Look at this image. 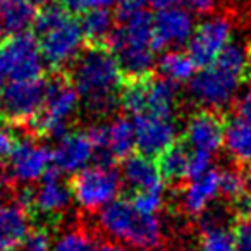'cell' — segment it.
I'll list each match as a JSON object with an SVG mask.
<instances>
[{"instance_id": "1", "label": "cell", "mask_w": 251, "mask_h": 251, "mask_svg": "<svg viewBox=\"0 0 251 251\" xmlns=\"http://www.w3.org/2000/svg\"><path fill=\"white\" fill-rule=\"evenodd\" d=\"M71 83L91 114L105 115L119 103L124 74L110 50L93 47L74 62Z\"/></svg>"}, {"instance_id": "2", "label": "cell", "mask_w": 251, "mask_h": 251, "mask_svg": "<svg viewBox=\"0 0 251 251\" xmlns=\"http://www.w3.org/2000/svg\"><path fill=\"white\" fill-rule=\"evenodd\" d=\"M105 49L115 55L124 79L150 77L155 66L153 18L145 11L129 16L115 28Z\"/></svg>"}, {"instance_id": "3", "label": "cell", "mask_w": 251, "mask_h": 251, "mask_svg": "<svg viewBox=\"0 0 251 251\" xmlns=\"http://www.w3.org/2000/svg\"><path fill=\"white\" fill-rule=\"evenodd\" d=\"M35 31L43 60L53 69L74 64L81 55L84 35L81 23L71 18L66 9L59 5H47L35 18Z\"/></svg>"}, {"instance_id": "4", "label": "cell", "mask_w": 251, "mask_h": 251, "mask_svg": "<svg viewBox=\"0 0 251 251\" xmlns=\"http://www.w3.org/2000/svg\"><path fill=\"white\" fill-rule=\"evenodd\" d=\"M98 220L108 236L141 250H157L162 244V224L157 215H143L129 200L115 198L100 210Z\"/></svg>"}, {"instance_id": "5", "label": "cell", "mask_w": 251, "mask_h": 251, "mask_svg": "<svg viewBox=\"0 0 251 251\" xmlns=\"http://www.w3.org/2000/svg\"><path fill=\"white\" fill-rule=\"evenodd\" d=\"M79 95L74 84L66 77H55L52 83L47 84L45 101L33 121V127L42 136L60 140L64 134H67V121L74 115Z\"/></svg>"}, {"instance_id": "6", "label": "cell", "mask_w": 251, "mask_h": 251, "mask_svg": "<svg viewBox=\"0 0 251 251\" xmlns=\"http://www.w3.org/2000/svg\"><path fill=\"white\" fill-rule=\"evenodd\" d=\"M43 55L38 40L29 33L0 42V77L9 81L38 79L43 71Z\"/></svg>"}, {"instance_id": "7", "label": "cell", "mask_w": 251, "mask_h": 251, "mask_svg": "<svg viewBox=\"0 0 251 251\" xmlns=\"http://www.w3.org/2000/svg\"><path fill=\"white\" fill-rule=\"evenodd\" d=\"M121 189V177L114 167H86L74 176L71 182L73 198L84 210L103 208L114 201Z\"/></svg>"}, {"instance_id": "8", "label": "cell", "mask_w": 251, "mask_h": 251, "mask_svg": "<svg viewBox=\"0 0 251 251\" xmlns=\"http://www.w3.org/2000/svg\"><path fill=\"white\" fill-rule=\"evenodd\" d=\"M47 83L38 79L9 81L0 91V114L7 121L25 124L35 121L45 101Z\"/></svg>"}, {"instance_id": "9", "label": "cell", "mask_w": 251, "mask_h": 251, "mask_svg": "<svg viewBox=\"0 0 251 251\" xmlns=\"http://www.w3.org/2000/svg\"><path fill=\"white\" fill-rule=\"evenodd\" d=\"M241 79L243 77L237 74L212 64L193 76L189 81V91L200 105L208 110H219L234 98Z\"/></svg>"}, {"instance_id": "10", "label": "cell", "mask_w": 251, "mask_h": 251, "mask_svg": "<svg viewBox=\"0 0 251 251\" xmlns=\"http://www.w3.org/2000/svg\"><path fill=\"white\" fill-rule=\"evenodd\" d=\"M232 25L226 16H212L195 28L188 43V53L196 67H208L230 43Z\"/></svg>"}, {"instance_id": "11", "label": "cell", "mask_w": 251, "mask_h": 251, "mask_svg": "<svg viewBox=\"0 0 251 251\" xmlns=\"http://www.w3.org/2000/svg\"><path fill=\"white\" fill-rule=\"evenodd\" d=\"M52 151L35 140H19L9 155V172L12 179L21 184L42 181L50 171Z\"/></svg>"}, {"instance_id": "12", "label": "cell", "mask_w": 251, "mask_h": 251, "mask_svg": "<svg viewBox=\"0 0 251 251\" xmlns=\"http://www.w3.org/2000/svg\"><path fill=\"white\" fill-rule=\"evenodd\" d=\"M226 138V122L217 110H200L189 117L186 122L182 143L193 148V151L213 155L224 145Z\"/></svg>"}, {"instance_id": "13", "label": "cell", "mask_w": 251, "mask_h": 251, "mask_svg": "<svg viewBox=\"0 0 251 251\" xmlns=\"http://www.w3.org/2000/svg\"><path fill=\"white\" fill-rule=\"evenodd\" d=\"M136 148L141 155L157 157L176 143V124L171 117L140 114L133 117Z\"/></svg>"}, {"instance_id": "14", "label": "cell", "mask_w": 251, "mask_h": 251, "mask_svg": "<svg viewBox=\"0 0 251 251\" xmlns=\"http://www.w3.org/2000/svg\"><path fill=\"white\" fill-rule=\"evenodd\" d=\"M195 19L184 9H167L158 11L153 18V49H174L189 43L195 33Z\"/></svg>"}, {"instance_id": "15", "label": "cell", "mask_w": 251, "mask_h": 251, "mask_svg": "<svg viewBox=\"0 0 251 251\" xmlns=\"http://www.w3.org/2000/svg\"><path fill=\"white\" fill-rule=\"evenodd\" d=\"M95 150L86 133H67L52 151V164L60 174H77L86 169Z\"/></svg>"}, {"instance_id": "16", "label": "cell", "mask_w": 251, "mask_h": 251, "mask_svg": "<svg viewBox=\"0 0 251 251\" xmlns=\"http://www.w3.org/2000/svg\"><path fill=\"white\" fill-rule=\"evenodd\" d=\"M73 191L60 177L57 169H50L42 179V184L33 189L31 210H36L42 215H59L69 206Z\"/></svg>"}, {"instance_id": "17", "label": "cell", "mask_w": 251, "mask_h": 251, "mask_svg": "<svg viewBox=\"0 0 251 251\" xmlns=\"http://www.w3.org/2000/svg\"><path fill=\"white\" fill-rule=\"evenodd\" d=\"M28 210L19 201H0V251H14L29 232Z\"/></svg>"}, {"instance_id": "18", "label": "cell", "mask_w": 251, "mask_h": 251, "mask_svg": "<svg viewBox=\"0 0 251 251\" xmlns=\"http://www.w3.org/2000/svg\"><path fill=\"white\" fill-rule=\"evenodd\" d=\"M122 176L134 191H162L164 181L153 158L141 153H133L122 164Z\"/></svg>"}, {"instance_id": "19", "label": "cell", "mask_w": 251, "mask_h": 251, "mask_svg": "<svg viewBox=\"0 0 251 251\" xmlns=\"http://www.w3.org/2000/svg\"><path fill=\"white\" fill-rule=\"evenodd\" d=\"M220 191V172L210 171L198 179L189 181L182 193V206L191 215H198L206 210L212 200Z\"/></svg>"}, {"instance_id": "20", "label": "cell", "mask_w": 251, "mask_h": 251, "mask_svg": "<svg viewBox=\"0 0 251 251\" xmlns=\"http://www.w3.org/2000/svg\"><path fill=\"white\" fill-rule=\"evenodd\" d=\"M35 18V7L26 0H0V38L26 33Z\"/></svg>"}, {"instance_id": "21", "label": "cell", "mask_w": 251, "mask_h": 251, "mask_svg": "<svg viewBox=\"0 0 251 251\" xmlns=\"http://www.w3.org/2000/svg\"><path fill=\"white\" fill-rule=\"evenodd\" d=\"M176 101H177V88L176 83L165 77H153L148 79L147 86V112L145 114L171 117L174 115Z\"/></svg>"}, {"instance_id": "22", "label": "cell", "mask_w": 251, "mask_h": 251, "mask_svg": "<svg viewBox=\"0 0 251 251\" xmlns=\"http://www.w3.org/2000/svg\"><path fill=\"white\" fill-rule=\"evenodd\" d=\"M189 157H191V153L188 151V147L184 143H177V141L167 150L162 151L160 155H157L155 164L160 172L162 181L176 184V182H181L182 179L188 177Z\"/></svg>"}, {"instance_id": "23", "label": "cell", "mask_w": 251, "mask_h": 251, "mask_svg": "<svg viewBox=\"0 0 251 251\" xmlns=\"http://www.w3.org/2000/svg\"><path fill=\"white\" fill-rule=\"evenodd\" d=\"M229 155L243 165H251V124L243 119H229L226 122V138H224Z\"/></svg>"}, {"instance_id": "24", "label": "cell", "mask_w": 251, "mask_h": 251, "mask_svg": "<svg viewBox=\"0 0 251 251\" xmlns=\"http://www.w3.org/2000/svg\"><path fill=\"white\" fill-rule=\"evenodd\" d=\"M136 148L133 121L127 117H117L108 124V151L115 160H126Z\"/></svg>"}, {"instance_id": "25", "label": "cell", "mask_w": 251, "mask_h": 251, "mask_svg": "<svg viewBox=\"0 0 251 251\" xmlns=\"http://www.w3.org/2000/svg\"><path fill=\"white\" fill-rule=\"evenodd\" d=\"M158 73L162 77L179 84L184 81H191L195 76V62L189 57V53L181 52V50H167L157 62Z\"/></svg>"}, {"instance_id": "26", "label": "cell", "mask_w": 251, "mask_h": 251, "mask_svg": "<svg viewBox=\"0 0 251 251\" xmlns=\"http://www.w3.org/2000/svg\"><path fill=\"white\" fill-rule=\"evenodd\" d=\"M81 29H83L84 40L93 43L95 47H105L112 33L115 31L114 18L107 9L91 11L81 19Z\"/></svg>"}, {"instance_id": "27", "label": "cell", "mask_w": 251, "mask_h": 251, "mask_svg": "<svg viewBox=\"0 0 251 251\" xmlns=\"http://www.w3.org/2000/svg\"><path fill=\"white\" fill-rule=\"evenodd\" d=\"M150 77L124 79L121 93H119V105L122 107V110H126L133 117L147 112V86Z\"/></svg>"}, {"instance_id": "28", "label": "cell", "mask_w": 251, "mask_h": 251, "mask_svg": "<svg viewBox=\"0 0 251 251\" xmlns=\"http://www.w3.org/2000/svg\"><path fill=\"white\" fill-rule=\"evenodd\" d=\"M200 251H237L234 234L224 226H210L200 237Z\"/></svg>"}, {"instance_id": "29", "label": "cell", "mask_w": 251, "mask_h": 251, "mask_svg": "<svg viewBox=\"0 0 251 251\" xmlns=\"http://www.w3.org/2000/svg\"><path fill=\"white\" fill-rule=\"evenodd\" d=\"M246 49L239 43L230 42L226 49L220 52L217 60L213 64L224 67V69L230 71V73L237 74L241 77H246Z\"/></svg>"}, {"instance_id": "30", "label": "cell", "mask_w": 251, "mask_h": 251, "mask_svg": "<svg viewBox=\"0 0 251 251\" xmlns=\"http://www.w3.org/2000/svg\"><path fill=\"white\" fill-rule=\"evenodd\" d=\"M148 4L158 11L167 9H184L196 14H208L215 9L217 0H148Z\"/></svg>"}, {"instance_id": "31", "label": "cell", "mask_w": 251, "mask_h": 251, "mask_svg": "<svg viewBox=\"0 0 251 251\" xmlns=\"http://www.w3.org/2000/svg\"><path fill=\"white\" fill-rule=\"evenodd\" d=\"M52 251H93V241L84 230H67L52 244Z\"/></svg>"}, {"instance_id": "32", "label": "cell", "mask_w": 251, "mask_h": 251, "mask_svg": "<svg viewBox=\"0 0 251 251\" xmlns=\"http://www.w3.org/2000/svg\"><path fill=\"white\" fill-rule=\"evenodd\" d=\"M220 191L226 198L239 201L246 196V188H244L243 171L236 169H227L220 172Z\"/></svg>"}, {"instance_id": "33", "label": "cell", "mask_w": 251, "mask_h": 251, "mask_svg": "<svg viewBox=\"0 0 251 251\" xmlns=\"http://www.w3.org/2000/svg\"><path fill=\"white\" fill-rule=\"evenodd\" d=\"M129 201L143 215H157L164 200H162V191H136Z\"/></svg>"}, {"instance_id": "34", "label": "cell", "mask_w": 251, "mask_h": 251, "mask_svg": "<svg viewBox=\"0 0 251 251\" xmlns=\"http://www.w3.org/2000/svg\"><path fill=\"white\" fill-rule=\"evenodd\" d=\"M23 251H52V239L50 234L43 227H36L28 232L21 244Z\"/></svg>"}, {"instance_id": "35", "label": "cell", "mask_w": 251, "mask_h": 251, "mask_svg": "<svg viewBox=\"0 0 251 251\" xmlns=\"http://www.w3.org/2000/svg\"><path fill=\"white\" fill-rule=\"evenodd\" d=\"M112 2L115 0H62V5L73 14H88L98 9H107L108 5H112Z\"/></svg>"}, {"instance_id": "36", "label": "cell", "mask_w": 251, "mask_h": 251, "mask_svg": "<svg viewBox=\"0 0 251 251\" xmlns=\"http://www.w3.org/2000/svg\"><path fill=\"white\" fill-rule=\"evenodd\" d=\"M212 171V155L203 153V151H193L189 157V171H188V179H198L201 176H205L206 172Z\"/></svg>"}, {"instance_id": "37", "label": "cell", "mask_w": 251, "mask_h": 251, "mask_svg": "<svg viewBox=\"0 0 251 251\" xmlns=\"http://www.w3.org/2000/svg\"><path fill=\"white\" fill-rule=\"evenodd\" d=\"M234 241L237 251H251V222L246 219H237L232 227Z\"/></svg>"}, {"instance_id": "38", "label": "cell", "mask_w": 251, "mask_h": 251, "mask_svg": "<svg viewBox=\"0 0 251 251\" xmlns=\"http://www.w3.org/2000/svg\"><path fill=\"white\" fill-rule=\"evenodd\" d=\"M119 2V18L121 21L127 19L129 16L136 14V12L143 11L145 4H148V0H117Z\"/></svg>"}, {"instance_id": "39", "label": "cell", "mask_w": 251, "mask_h": 251, "mask_svg": "<svg viewBox=\"0 0 251 251\" xmlns=\"http://www.w3.org/2000/svg\"><path fill=\"white\" fill-rule=\"evenodd\" d=\"M16 138L7 127L0 126V158H9V155L12 153L16 147Z\"/></svg>"}, {"instance_id": "40", "label": "cell", "mask_w": 251, "mask_h": 251, "mask_svg": "<svg viewBox=\"0 0 251 251\" xmlns=\"http://www.w3.org/2000/svg\"><path fill=\"white\" fill-rule=\"evenodd\" d=\"M236 112L237 117L243 119L248 124H251V90L244 91L236 100Z\"/></svg>"}, {"instance_id": "41", "label": "cell", "mask_w": 251, "mask_h": 251, "mask_svg": "<svg viewBox=\"0 0 251 251\" xmlns=\"http://www.w3.org/2000/svg\"><path fill=\"white\" fill-rule=\"evenodd\" d=\"M239 217L241 219H246V220H250L251 222V196L248 195V196H244L243 200H239Z\"/></svg>"}, {"instance_id": "42", "label": "cell", "mask_w": 251, "mask_h": 251, "mask_svg": "<svg viewBox=\"0 0 251 251\" xmlns=\"http://www.w3.org/2000/svg\"><path fill=\"white\" fill-rule=\"evenodd\" d=\"M243 179H244V188H246V193H250V196H251V165H244Z\"/></svg>"}, {"instance_id": "43", "label": "cell", "mask_w": 251, "mask_h": 251, "mask_svg": "<svg viewBox=\"0 0 251 251\" xmlns=\"http://www.w3.org/2000/svg\"><path fill=\"white\" fill-rule=\"evenodd\" d=\"M100 251H136V250H127L124 246H117V244H103L98 248Z\"/></svg>"}, {"instance_id": "44", "label": "cell", "mask_w": 251, "mask_h": 251, "mask_svg": "<svg viewBox=\"0 0 251 251\" xmlns=\"http://www.w3.org/2000/svg\"><path fill=\"white\" fill-rule=\"evenodd\" d=\"M246 76L251 79V43L246 47Z\"/></svg>"}, {"instance_id": "45", "label": "cell", "mask_w": 251, "mask_h": 251, "mask_svg": "<svg viewBox=\"0 0 251 251\" xmlns=\"http://www.w3.org/2000/svg\"><path fill=\"white\" fill-rule=\"evenodd\" d=\"M26 2H29L33 7H36V5H38V7H47V5H50L52 0H26Z\"/></svg>"}, {"instance_id": "46", "label": "cell", "mask_w": 251, "mask_h": 251, "mask_svg": "<svg viewBox=\"0 0 251 251\" xmlns=\"http://www.w3.org/2000/svg\"><path fill=\"white\" fill-rule=\"evenodd\" d=\"M179 251H191V250H179Z\"/></svg>"}, {"instance_id": "47", "label": "cell", "mask_w": 251, "mask_h": 251, "mask_svg": "<svg viewBox=\"0 0 251 251\" xmlns=\"http://www.w3.org/2000/svg\"><path fill=\"white\" fill-rule=\"evenodd\" d=\"M93 251H100V250H93Z\"/></svg>"}]
</instances>
